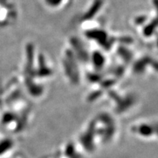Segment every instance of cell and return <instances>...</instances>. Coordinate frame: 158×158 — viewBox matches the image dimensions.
Here are the masks:
<instances>
[{
	"label": "cell",
	"instance_id": "7a4b0ae2",
	"mask_svg": "<svg viewBox=\"0 0 158 158\" xmlns=\"http://www.w3.org/2000/svg\"><path fill=\"white\" fill-rule=\"evenodd\" d=\"M13 140L8 138H0V158L7 156V153L13 150Z\"/></svg>",
	"mask_w": 158,
	"mask_h": 158
},
{
	"label": "cell",
	"instance_id": "6da1fadb",
	"mask_svg": "<svg viewBox=\"0 0 158 158\" xmlns=\"http://www.w3.org/2000/svg\"><path fill=\"white\" fill-rule=\"evenodd\" d=\"M157 128H158V125L156 126L155 124H151V122H147V124L143 123L133 126L132 131L140 137L155 138H158V130H155Z\"/></svg>",
	"mask_w": 158,
	"mask_h": 158
}]
</instances>
